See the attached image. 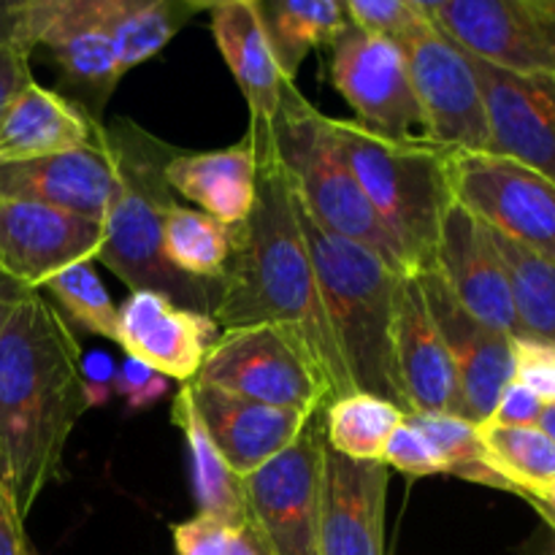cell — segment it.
I'll use <instances>...</instances> for the list:
<instances>
[{"mask_svg": "<svg viewBox=\"0 0 555 555\" xmlns=\"http://www.w3.org/2000/svg\"><path fill=\"white\" fill-rule=\"evenodd\" d=\"M90 406L70 323L43 293H27L0 328V486L22 520L63 475L68 439Z\"/></svg>", "mask_w": 555, "mask_h": 555, "instance_id": "obj_1", "label": "cell"}, {"mask_svg": "<svg viewBox=\"0 0 555 555\" xmlns=\"http://www.w3.org/2000/svg\"><path fill=\"white\" fill-rule=\"evenodd\" d=\"M211 320L220 334L253 325L291 331L318 361L331 404L356 393L325 314L296 193L276 157L258 163V198L247 220L231 228V255Z\"/></svg>", "mask_w": 555, "mask_h": 555, "instance_id": "obj_2", "label": "cell"}, {"mask_svg": "<svg viewBox=\"0 0 555 555\" xmlns=\"http://www.w3.org/2000/svg\"><path fill=\"white\" fill-rule=\"evenodd\" d=\"M106 135L117 171L95 260L117 274L130 293H160L177 307L211 318L220 301V282L179 274L163 255V215L177 201L166 182V163L177 150L130 119L108 125Z\"/></svg>", "mask_w": 555, "mask_h": 555, "instance_id": "obj_3", "label": "cell"}, {"mask_svg": "<svg viewBox=\"0 0 555 555\" xmlns=\"http://www.w3.org/2000/svg\"><path fill=\"white\" fill-rule=\"evenodd\" d=\"M298 222L352 390L379 396L406 415L393 358L396 287L404 274L372 249L314 225L301 204Z\"/></svg>", "mask_w": 555, "mask_h": 555, "instance_id": "obj_4", "label": "cell"}, {"mask_svg": "<svg viewBox=\"0 0 555 555\" xmlns=\"http://www.w3.org/2000/svg\"><path fill=\"white\" fill-rule=\"evenodd\" d=\"M328 133L374 215L401 249L406 271H434L444 211L453 204L448 152L434 144L383 139L352 119L328 117Z\"/></svg>", "mask_w": 555, "mask_h": 555, "instance_id": "obj_5", "label": "cell"}, {"mask_svg": "<svg viewBox=\"0 0 555 555\" xmlns=\"http://www.w3.org/2000/svg\"><path fill=\"white\" fill-rule=\"evenodd\" d=\"M274 150L304 215L314 225L372 249L396 271L410 274L393 236L385 231L352 171L336 152L328 117L298 92L296 81L282 90L274 119Z\"/></svg>", "mask_w": 555, "mask_h": 555, "instance_id": "obj_6", "label": "cell"}, {"mask_svg": "<svg viewBox=\"0 0 555 555\" xmlns=\"http://www.w3.org/2000/svg\"><path fill=\"white\" fill-rule=\"evenodd\" d=\"M193 385L309 415L331 406L328 385L309 347L276 325L220 334Z\"/></svg>", "mask_w": 555, "mask_h": 555, "instance_id": "obj_7", "label": "cell"}, {"mask_svg": "<svg viewBox=\"0 0 555 555\" xmlns=\"http://www.w3.org/2000/svg\"><path fill=\"white\" fill-rule=\"evenodd\" d=\"M328 448L323 412L274 461L244 477L247 526L263 555H320V480Z\"/></svg>", "mask_w": 555, "mask_h": 555, "instance_id": "obj_8", "label": "cell"}, {"mask_svg": "<svg viewBox=\"0 0 555 555\" xmlns=\"http://www.w3.org/2000/svg\"><path fill=\"white\" fill-rule=\"evenodd\" d=\"M450 198L488 231L555 260V184L493 152H448Z\"/></svg>", "mask_w": 555, "mask_h": 555, "instance_id": "obj_9", "label": "cell"}, {"mask_svg": "<svg viewBox=\"0 0 555 555\" xmlns=\"http://www.w3.org/2000/svg\"><path fill=\"white\" fill-rule=\"evenodd\" d=\"M396 43L404 52L431 144L444 152H491V125L472 54L428 11Z\"/></svg>", "mask_w": 555, "mask_h": 555, "instance_id": "obj_10", "label": "cell"}, {"mask_svg": "<svg viewBox=\"0 0 555 555\" xmlns=\"http://www.w3.org/2000/svg\"><path fill=\"white\" fill-rule=\"evenodd\" d=\"M331 81L369 133L399 144H431L404 52L390 38L347 27L331 43Z\"/></svg>", "mask_w": 555, "mask_h": 555, "instance_id": "obj_11", "label": "cell"}, {"mask_svg": "<svg viewBox=\"0 0 555 555\" xmlns=\"http://www.w3.org/2000/svg\"><path fill=\"white\" fill-rule=\"evenodd\" d=\"M472 57L518 76L555 79V0H423Z\"/></svg>", "mask_w": 555, "mask_h": 555, "instance_id": "obj_12", "label": "cell"}, {"mask_svg": "<svg viewBox=\"0 0 555 555\" xmlns=\"http://www.w3.org/2000/svg\"><path fill=\"white\" fill-rule=\"evenodd\" d=\"M9 25L27 47H47L79 106L98 119L122 79L117 52L98 27L90 0H25L9 3Z\"/></svg>", "mask_w": 555, "mask_h": 555, "instance_id": "obj_13", "label": "cell"}, {"mask_svg": "<svg viewBox=\"0 0 555 555\" xmlns=\"http://www.w3.org/2000/svg\"><path fill=\"white\" fill-rule=\"evenodd\" d=\"M103 247V222L33 201H0V274L41 293L52 276L92 263Z\"/></svg>", "mask_w": 555, "mask_h": 555, "instance_id": "obj_14", "label": "cell"}, {"mask_svg": "<svg viewBox=\"0 0 555 555\" xmlns=\"http://www.w3.org/2000/svg\"><path fill=\"white\" fill-rule=\"evenodd\" d=\"M211 36L236 79L249 106V130L244 139L253 146L258 163L274 160V119L280 112L282 90L291 81L282 76L263 20L255 0H220L209 3Z\"/></svg>", "mask_w": 555, "mask_h": 555, "instance_id": "obj_15", "label": "cell"}, {"mask_svg": "<svg viewBox=\"0 0 555 555\" xmlns=\"http://www.w3.org/2000/svg\"><path fill=\"white\" fill-rule=\"evenodd\" d=\"M393 358L406 415L464 417L455 363L434 323L417 274H404L396 287Z\"/></svg>", "mask_w": 555, "mask_h": 555, "instance_id": "obj_16", "label": "cell"}, {"mask_svg": "<svg viewBox=\"0 0 555 555\" xmlns=\"http://www.w3.org/2000/svg\"><path fill=\"white\" fill-rule=\"evenodd\" d=\"M434 271L472 318L518 339L520 325L502 255L491 231L455 201L444 211Z\"/></svg>", "mask_w": 555, "mask_h": 555, "instance_id": "obj_17", "label": "cell"}, {"mask_svg": "<svg viewBox=\"0 0 555 555\" xmlns=\"http://www.w3.org/2000/svg\"><path fill=\"white\" fill-rule=\"evenodd\" d=\"M417 276H421L434 323H437L450 358L455 363L461 399H464V417L482 426L496 410L502 390L515 377V336L488 328L480 320L472 318L455 301L453 293L448 291V285H444L437 271H426V274Z\"/></svg>", "mask_w": 555, "mask_h": 555, "instance_id": "obj_18", "label": "cell"}, {"mask_svg": "<svg viewBox=\"0 0 555 555\" xmlns=\"http://www.w3.org/2000/svg\"><path fill=\"white\" fill-rule=\"evenodd\" d=\"M220 339L209 314L177 307L160 293H130L117 314V345L125 356L144 363L155 374L193 383L206 356Z\"/></svg>", "mask_w": 555, "mask_h": 555, "instance_id": "obj_19", "label": "cell"}, {"mask_svg": "<svg viewBox=\"0 0 555 555\" xmlns=\"http://www.w3.org/2000/svg\"><path fill=\"white\" fill-rule=\"evenodd\" d=\"M493 155L513 157L555 184V79L518 76L472 57Z\"/></svg>", "mask_w": 555, "mask_h": 555, "instance_id": "obj_20", "label": "cell"}, {"mask_svg": "<svg viewBox=\"0 0 555 555\" xmlns=\"http://www.w3.org/2000/svg\"><path fill=\"white\" fill-rule=\"evenodd\" d=\"M114 171L106 125H98L95 141L85 150L0 160V201H33L103 222L112 204Z\"/></svg>", "mask_w": 555, "mask_h": 555, "instance_id": "obj_21", "label": "cell"}, {"mask_svg": "<svg viewBox=\"0 0 555 555\" xmlns=\"http://www.w3.org/2000/svg\"><path fill=\"white\" fill-rule=\"evenodd\" d=\"M390 469L325 448L320 480V555H383Z\"/></svg>", "mask_w": 555, "mask_h": 555, "instance_id": "obj_22", "label": "cell"}, {"mask_svg": "<svg viewBox=\"0 0 555 555\" xmlns=\"http://www.w3.org/2000/svg\"><path fill=\"white\" fill-rule=\"evenodd\" d=\"M211 442L238 480L263 469L269 461L285 453L314 415L228 396L215 388L188 383Z\"/></svg>", "mask_w": 555, "mask_h": 555, "instance_id": "obj_23", "label": "cell"}, {"mask_svg": "<svg viewBox=\"0 0 555 555\" xmlns=\"http://www.w3.org/2000/svg\"><path fill=\"white\" fill-rule=\"evenodd\" d=\"M166 182L173 195L188 198L198 211L225 228H236L247 220L258 198V157L247 139L225 150H177L166 163Z\"/></svg>", "mask_w": 555, "mask_h": 555, "instance_id": "obj_24", "label": "cell"}, {"mask_svg": "<svg viewBox=\"0 0 555 555\" xmlns=\"http://www.w3.org/2000/svg\"><path fill=\"white\" fill-rule=\"evenodd\" d=\"M101 119L60 92L30 81L0 122V160H27L85 150L95 141Z\"/></svg>", "mask_w": 555, "mask_h": 555, "instance_id": "obj_25", "label": "cell"}, {"mask_svg": "<svg viewBox=\"0 0 555 555\" xmlns=\"http://www.w3.org/2000/svg\"><path fill=\"white\" fill-rule=\"evenodd\" d=\"M209 3L193 0H90L98 27L108 36L122 74L155 57Z\"/></svg>", "mask_w": 555, "mask_h": 555, "instance_id": "obj_26", "label": "cell"}, {"mask_svg": "<svg viewBox=\"0 0 555 555\" xmlns=\"http://www.w3.org/2000/svg\"><path fill=\"white\" fill-rule=\"evenodd\" d=\"M171 421L184 434V444L193 466V491L198 502V513L209 518L222 520L228 526L244 529L247 513H244V486L225 459L220 455L217 444L211 442L209 431L204 426L198 406H195L190 385L184 383L177 390L171 404Z\"/></svg>", "mask_w": 555, "mask_h": 555, "instance_id": "obj_27", "label": "cell"}, {"mask_svg": "<svg viewBox=\"0 0 555 555\" xmlns=\"http://www.w3.org/2000/svg\"><path fill=\"white\" fill-rule=\"evenodd\" d=\"M276 65L296 81L312 49L328 47L350 27L345 0H255Z\"/></svg>", "mask_w": 555, "mask_h": 555, "instance_id": "obj_28", "label": "cell"}, {"mask_svg": "<svg viewBox=\"0 0 555 555\" xmlns=\"http://www.w3.org/2000/svg\"><path fill=\"white\" fill-rule=\"evenodd\" d=\"M488 464L529 502H545L555 491V442L537 426H496L482 423Z\"/></svg>", "mask_w": 555, "mask_h": 555, "instance_id": "obj_29", "label": "cell"}, {"mask_svg": "<svg viewBox=\"0 0 555 555\" xmlns=\"http://www.w3.org/2000/svg\"><path fill=\"white\" fill-rule=\"evenodd\" d=\"M163 255L179 274L220 282L231 255V228L173 201L163 215Z\"/></svg>", "mask_w": 555, "mask_h": 555, "instance_id": "obj_30", "label": "cell"}, {"mask_svg": "<svg viewBox=\"0 0 555 555\" xmlns=\"http://www.w3.org/2000/svg\"><path fill=\"white\" fill-rule=\"evenodd\" d=\"M404 410L372 393H350L323 412L325 439L334 453L352 461H383Z\"/></svg>", "mask_w": 555, "mask_h": 555, "instance_id": "obj_31", "label": "cell"}, {"mask_svg": "<svg viewBox=\"0 0 555 555\" xmlns=\"http://www.w3.org/2000/svg\"><path fill=\"white\" fill-rule=\"evenodd\" d=\"M509 276L520 336L555 345V260L540 258L491 231Z\"/></svg>", "mask_w": 555, "mask_h": 555, "instance_id": "obj_32", "label": "cell"}, {"mask_svg": "<svg viewBox=\"0 0 555 555\" xmlns=\"http://www.w3.org/2000/svg\"><path fill=\"white\" fill-rule=\"evenodd\" d=\"M412 426L421 428L444 461V475L477 482V486L509 491L507 482L488 464L480 426L461 415H406Z\"/></svg>", "mask_w": 555, "mask_h": 555, "instance_id": "obj_33", "label": "cell"}, {"mask_svg": "<svg viewBox=\"0 0 555 555\" xmlns=\"http://www.w3.org/2000/svg\"><path fill=\"white\" fill-rule=\"evenodd\" d=\"M43 293H49L57 309L65 312L63 318L74 320L81 331L112 341L117 339L119 307L112 301L92 263H76L60 271L43 285Z\"/></svg>", "mask_w": 555, "mask_h": 555, "instance_id": "obj_34", "label": "cell"}, {"mask_svg": "<svg viewBox=\"0 0 555 555\" xmlns=\"http://www.w3.org/2000/svg\"><path fill=\"white\" fill-rule=\"evenodd\" d=\"M350 25L377 38L399 41L426 16L423 0H345Z\"/></svg>", "mask_w": 555, "mask_h": 555, "instance_id": "obj_35", "label": "cell"}, {"mask_svg": "<svg viewBox=\"0 0 555 555\" xmlns=\"http://www.w3.org/2000/svg\"><path fill=\"white\" fill-rule=\"evenodd\" d=\"M385 466H393V469L404 472L410 477H431V475H444V461L437 453V448L431 444V439L421 431L417 426H412L404 417L399 428L390 437L388 448L383 455Z\"/></svg>", "mask_w": 555, "mask_h": 555, "instance_id": "obj_36", "label": "cell"}, {"mask_svg": "<svg viewBox=\"0 0 555 555\" xmlns=\"http://www.w3.org/2000/svg\"><path fill=\"white\" fill-rule=\"evenodd\" d=\"M513 356L515 383L526 385L545 404L555 401V345L518 336V339H513Z\"/></svg>", "mask_w": 555, "mask_h": 555, "instance_id": "obj_37", "label": "cell"}, {"mask_svg": "<svg viewBox=\"0 0 555 555\" xmlns=\"http://www.w3.org/2000/svg\"><path fill=\"white\" fill-rule=\"evenodd\" d=\"M30 52L33 49L11 33L9 3H5L3 22H0V122L16 95L33 81Z\"/></svg>", "mask_w": 555, "mask_h": 555, "instance_id": "obj_38", "label": "cell"}, {"mask_svg": "<svg viewBox=\"0 0 555 555\" xmlns=\"http://www.w3.org/2000/svg\"><path fill=\"white\" fill-rule=\"evenodd\" d=\"M171 531L177 555H228L242 529L198 513L195 518L173 526Z\"/></svg>", "mask_w": 555, "mask_h": 555, "instance_id": "obj_39", "label": "cell"}, {"mask_svg": "<svg viewBox=\"0 0 555 555\" xmlns=\"http://www.w3.org/2000/svg\"><path fill=\"white\" fill-rule=\"evenodd\" d=\"M168 379L155 374L152 369H146L144 363L133 361V358H125L117 369H114V383L112 390L117 396L128 399V410H144L152 401H157L160 396H166Z\"/></svg>", "mask_w": 555, "mask_h": 555, "instance_id": "obj_40", "label": "cell"}, {"mask_svg": "<svg viewBox=\"0 0 555 555\" xmlns=\"http://www.w3.org/2000/svg\"><path fill=\"white\" fill-rule=\"evenodd\" d=\"M542 410H545V401L537 393H531L526 385L509 383L502 390L496 401V410L488 417L486 423H496V426H537Z\"/></svg>", "mask_w": 555, "mask_h": 555, "instance_id": "obj_41", "label": "cell"}, {"mask_svg": "<svg viewBox=\"0 0 555 555\" xmlns=\"http://www.w3.org/2000/svg\"><path fill=\"white\" fill-rule=\"evenodd\" d=\"M25 551V520L20 518L14 502L0 486V555H22Z\"/></svg>", "mask_w": 555, "mask_h": 555, "instance_id": "obj_42", "label": "cell"}, {"mask_svg": "<svg viewBox=\"0 0 555 555\" xmlns=\"http://www.w3.org/2000/svg\"><path fill=\"white\" fill-rule=\"evenodd\" d=\"M27 293H36V291H25L22 285L11 282L9 276L0 274V328H3V323H5V318H9L11 309H14L16 304L27 296Z\"/></svg>", "mask_w": 555, "mask_h": 555, "instance_id": "obj_43", "label": "cell"}, {"mask_svg": "<svg viewBox=\"0 0 555 555\" xmlns=\"http://www.w3.org/2000/svg\"><path fill=\"white\" fill-rule=\"evenodd\" d=\"M228 555H263V551L258 547V542L253 540V534H249L247 529H242L236 534V540H233L231 551H228Z\"/></svg>", "mask_w": 555, "mask_h": 555, "instance_id": "obj_44", "label": "cell"}, {"mask_svg": "<svg viewBox=\"0 0 555 555\" xmlns=\"http://www.w3.org/2000/svg\"><path fill=\"white\" fill-rule=\"evenodd\" d=\"M537 428H540L542 434H547V437L555 442V401L551 404H545V410H542L540 421H537Z\"/></svg>", "mask_w": 555, "mask_h": 555, "instance_id": "obj_45", "label": "cell"}, {"mask_svg": "<svg viewBox=\"0 0 555 555\" xmlns=\"http://www.w3.org/2000/svg\"><path fill=\"white\" fill-rule=\"evenodd\" d=\"M531 504H534L537 513H540L542 518H545L547 529L555 531V491L551 493V496L545 499V502H531Z\"/></svg>", "mask_w": 555, "mask_h": 555, "instance_id": "obj_46", "label": "cell"}, {"mask_svg": "<svg viewBox=\"0 0 555 555\" xmlns=\"http://www.w3.org/2000/svg\"><path fill=\"white\" fill-rule=\"evenodd\" d=\"M531 555H555V531L547 529Z\"/></svg>", "mask_w": 555, "mask_h": 555, "instance_id": "obj_47", "label": "cell"}, {"mask_svg": "<svg viewBox=\"0 0 555 555\" xmlns=\"http://www.w3.org/2000/svg\"><path fill=\"white\" fill-rule=\"evenodd\" d=\"M3 11H5V3H0V22H3Z\"/></svg>", "mask_w": 555, "mask_h": 555, "instance_id": "obj_48", "label": "cell"}, {"mask_svg": "<svg viewBox=\"0 0 555 555\" xmlns=\"http://www.w3.org/2000/svg\"><path fill=\"white\" fill-rule=\"evenodd\" d=\"M22 555H38V553H33V551H30V547H27V551H25V553H22Z\"/></svg>", "mask_w": 555, "mask_h": 555, "instance_id": "obj_49", "label": "cell"}]
</instances>
